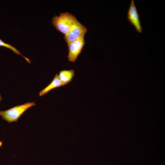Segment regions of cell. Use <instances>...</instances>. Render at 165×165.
<instances>
[{
    "label": "cell",
    "instance_id": "cell-8",
    "mask_svg": "<svg viewBox=\"0 0 165 165\" xmlns=\"http://www.w3.org/2000/svg\"><path fill=\"white\" fill-rule=\"evenodd\" d=\"M0 46H4L7 48L9 49L12 50L14 53L16 54L20 55L23 57H24L26 60L29 63L31 62L26 57L22 55L21 53L17 50L15 47L12 46L11 45L8 43H6L3 42L1 39H0Z\"/></svg>",
    "mask_w": 165,
    "mask_h": 165
},
{
    "label": "cell",
    "instance_id": "cell-6",
    "mask_svg": "<svg viewBox=\"0 0 165 165\" xmlns=\"http://www.w3.org/2000/svg\"><path fill=\"white\" fill-rule=\"evenodd\" d=\"M65 85L60 80L58 75L57 73L51 82L39 93V96H41L54 88Z\"/></svg>",
    "mask_w": 165,
    "mask_h": 165
},
{
    "label": "cell",
    "instance_id": "cell-3",
    "mask_svg": "<svg viewBox=\"0 0 165 165\" xmlns=\"http://www.w3.org/2000/svg\"><path fill=\"white\" fill-rule=\"evenodd\" d=\"M87 31L86 28L77 20L68 32L64 35V39L68 45L71 42L84 37Z\"/></svg>",
    "mask_w": 165,
    "mask_h": 165
},
{
    "label": "cell",
    "instance_id": "cell-10",
    "mask_svg": "<svg viewBox=\"0 0 165 165\" xmlns=\"http://www.w3.org/2000/svg\"><path fill=\"white\" fill-rule=\"evenodd\" d=\"M1 100H2V97H1V94H0V102H1Z\"/></svg>",
    "mask_w": 165,
    "mask_h": 165
},
{
    "label": "cell",
    "instance_id": "cell-9",
    "mask_svg": "<svg viewBox=\"0 0 165 165\" xmlns=\"http://www.w3.org/2000/svg\"><path fill=\"white\" fill-rule=\"evenodd\" d=\"M2 141H0V147L2 146Z\"/></svg>",
    "mask_w": 165,
    "mask_h": 165
},
{
    "label": "cell",
    "instance_id": "cell-4",
    "mask_svg": "<svg viewBox=\"0 0 165 165\" xmlns=\"http://www.w3.org/2000/svg\"><path fill=\"white\" fill-rule=\"evenodd\" d=\"M127 18L131 25H133L137 31L140 33L142 32L141 25L138 11L134 0H131L127 13Z\"/></svg>",
    "mask_w": 165,
    "mask_h": 165
},
{
    "label": "cell",
    "instance_id": "cell-5",
    "mask_svg": "<svg viewBox=\"0 0 165 165\" xmlns=\"http://www.w3.org/2000/svg\"><path fill=\"white\" fill-rule=\"evenodd\" d=\"M85 44L84 37H82L71 42L68 45V58L69 61L72 62L76 61Z\"/></svg>",
    "mask_w": 165,
    "mask_h": 165
},
{
    "label": "cell",
    "instance_id": "cell-1",
    "mask_svg": "<svg viewBox=\"0 0 165 165\" xmlns=\"http://www.w3.org/2000/svg\"><path fill=\"white\" fill-rule=\"evenodd\" d=\"M77 20L75 17L72 14L65 12L61 13L58 16L55 15L51 22L57 31L65 35Z\"/></svg>",
    "mask_w": 165,
    "mask_h": 165
},
{
    "label": "cell",
    "instance_id": "cell-7",
    "mask_svg": "<svg viewBox=\"0 0 165 165\" xmlns=\"http://www.w3.org/2000/svg\"><path fill=\"white\" fill-rule=\"evenodd\" d=\"M75 75L74 70L73 69L61 71L58 75L60 80L65 85L70 82Z\"/></svg>",
    "mask_w": 165,
    "mask_h": 165
},
{
    "label": "cell",
    "instance_id": "cell-2",
    "mask_svg": "<svg viewBox=\"0 0 165 165\" xmlns=\"http://www.w3.org/2000/svg\"><path fill=\"white\" fill-rule=\"evenodd\" d=\"M34 102H28L16 106L4 111H0V116L2 119L9 123L16 122L21 115L28 109L34 106Z\"/></svg>",
    "mask_w": 165,
    "mask_h": 165
}]
</instances>
